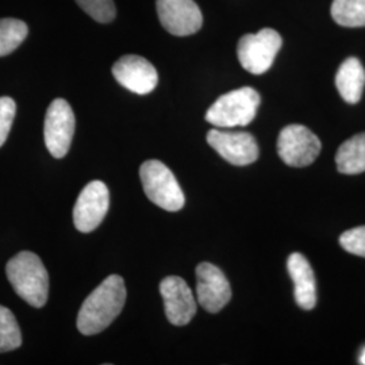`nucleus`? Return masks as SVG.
I'll return each mask as SVG.
<instances>
[{
	"label": "nucleus",
	"mask_w": 365,
	"mask_h": 365,
	"mask_svg": "<svg viewBox=\"0 0 365 365\" xmlns=\"http://www.w3.org/2000/svg\"><path fill=\"white\" fill-rule=\"evenodd\" d=\"M126 302L125 282L119 274H111L92 291L81 304L78 315V331L92 336L110 327L122 312Z\"/></svg>",
	"instance_id": "nucleus-1"
},
{
	"label": "nucleus",
	"mask_w": 365,
	"mask_h": 365,
	"mask_svg": "<svg viewBox=\"0 0 365 365\" xmlns=\"http://www.w3.org/2000/svg\"><path fill=\"white\" fill-rule=\"evenodd\" d=\"M6 274L18 297L41 309L49 297V274L37 255L21 252L6 265Z\"/></svg>",
	"instance_id": "nucleus-2"
},
{
	"label": "nucleus",
	"mask_w": 365,
	"mask_h": 365,
	"mask_svg": "<svg viewBox=\"0 0 365 365\" xmlns=\"http://www.w3.org/2000/svg\"><path fill=\"white\" fill-rule=\"evenodd\" d=\"M260 95L252 87H242L220 96L206 113V120L218 129L248 126L257 114Z\"/></svg>",
	"instance_id": "nucleus-3"
},
{
	"label": "nucleus",
	"mask_w": 365,
	"mask_h": 365,
	"mask_svg": "<svg viewBox=\"0 0 365 365\" xmlns=\"http://www.w3.org/2000/svg\"><path fill=\"white\" fill-rule=\"evenodd\" d=\"M145 194L156 206L167 211H179L185 203L182 188L172 170L158 160L145 161L140 168Z\"/></svg>",
	"instance_id": "nucleus-4"
},
{
	"label": "nucleus",
	"mask_w": 365,
	"mask_h": 365,
	"mask_svg": "<svg viewBox=\"0 0 365 365\" xmlns=\"http://www.w3.org/2000/svg\"><path fill=\"white\" fill-rule=\"evenodd\" d=\"M283 39L274 29H262L259 33L247 34L238 41L237 56L240 64L249 73L262 75L274 64Z\"/></svg>",
	"instance_id": "nucleus-5"
},
{
	"label": "nucleus",
	"mask_w": 365,
	"mask_h": 365,
	"mask_svg": "<svg viewBox=\"0 0 365 365\" xmlns=\"http://www.w3.org/2000/svg\"><path fill=\"white\" fill-rule=\"evenodd\" d=\"M321 148L319 138L302 125H289L277 138V153L289 167L310 165L319 156Z\"/></svg>",
	"instance_id": "nucleus-6"
},
{
	"label": "nucleus",
	"mask_w": 365,
	"mask_h": 365,
	"mask_svg": "<svg viewBox=\"0 0 365 365\" xmlns=\"http://www.w3.org/2000/svg\"><path fill=\"white\" fill-rule=\"evenodd\" d=\"M75 133V114L64 99H56L48 107L43 137L49 153L54 158L66 157Z\"/></svg>",
	"instance_id": "nucleus-7"
},
{
	"label": "nucleus",
	"mask_w": 365,
	"mask_h": 365,
	"mask_svg": "<svg viewBox=\"0 0 365 365\" xmlns=\"http://www.w3.org/2000/svg\"><path fill=\"white\" fill-rule=\"evenodd\" d=\"M210 146L227 163L244 167L259 158V145L256 138L247 131L212 129L207 133Z\"/></svg>",
	"instance_id": "nucleus-8"
},
{
	"label": "nucleus",
	"mask_w": 365,
	"mask_h": 365,
	"mask_svg": "<svg viewBox=\"0 0 365 365\" xmlns=\"http://www.w3.org/2000/svg\"><path fill=\"white\" fill-rule=\"evenodd\" d=\"M110 206V192L105 182L93 180L80 192L73 209V223L78 232L91 233L102 221Z\"/></svg>",
	"instance_id": "nucleus-9"
},
{
	"label": "nucleus",
	"mask_w": 365,
	"mask_h": 365,
	"mask_svg": "<svg viewBox=\"0 0 365 365\" xmlns=\"http://www.w3.org/2000/svg\"><path fill=\"white\" fill-rule=\"evenodd\" d=\"M232 298V288L221 269L211 262L196 267V300L209 313H218Z\"/></svg>",
	"instance_id": "nucleus-10"
},
{
	"label": "nucleus",
	"mask_w": 365,
	"mask_h": 365,
	"mask_svg": "<svg viewBox=\"0 0 365 365\" xmlns=\"http://www.w3.org/2000/svg\"><path fill=\"white\" fill-rule=\"evenodd\" d=\"M156 7L161 25L172 36L195 34L203 25V15L194 0H157Z\"/></svg>",
	"instance_id": "nucleus-11"
},
{
	"label": "nucleus",
	"mask_w": 365,
	"mask_h": 365,
	"mask_svg": "<svg viewBox=\"0 0 365 365\" xmlns=\"http://www.w3.org/2000/svg\"><path fill=\"white\" fill-rule=\"evenodd\" d=\"M165 315L172 325L184 327L196 314V299L191 288L179 276H168L160 283Z\"/></svg>",
	"instance_id": "nucleus-12"
},
{
	"label": "nucleus",
	"mask_w": 365,
	"mask_h": 365,
	"mask_svg": "<svg viewBox=\"0 0 365 365\" xmlns=\"http://www.w3.org/2000/svg\"><path fill=\"white\" fill-rule=\"evenodd\" d=\"M113 75L122 87L138 95L150 93L158 84L156 68L135 54L120 57L113 66Z\"/></svg>",
	"instance_id": "nucleus-13"
},
{
	"label": "nucleus",
	"mask_w": 365,
	"mask_h": 365,
	"mask_svg": "<svg viewBox=\"0 0 365 365\" xmlns=\"http://www.w3.org/2000/svg\"><path fill=\"white\" fill-rule=\"evenodd\" d=\"M288 272L294 282V297L298 306L313 310L317 304V286L313 268L300 253H292L287 261Z\"/></svg>",
	"instance_id": "nucleus-14"
},
{
	"label": "nucleus",
	"mask_w": 365,
	"mask_h": 365,
	"mask_svg": "<svg viewBox=\"0 0 365 365\" xmlns=\"http://www.w3.org/2000/svg\"><path fill=\"white\" fill-rule=\"evenodd\" d=\"M336 86L346 103L360 102L365 87V69L359 58L349 57L341 64L336 75Z\"/></svg>",
	"instance_id": "nucleus-15"
},
{
	"label": "nucleus",
	"mask_w": 365,
	"mask_h": 365,
	"mask_svg": "<svg viewBox=\"0 0 365 365\" xmlns=\"http://www.w3.org/2000/svg\"><path fill=\"white\" fill-rule=\"evenodd\" d=\"M337 170L344 175L365 172V133L353 135L341 145L336 155Z\"/></svg>",
	"instance_id": "nucleus-16"
},
{
	"label": "nucleus",
	"mask_w": 365,
	"mask_h": 365,
	"mask_svg": "<svg viewBox=\"0 0 365 365\" xmlns=\"http://www.w3.org/2000/svg\"><path fill=\"white\" fill-rule=\"evenodd\" d=\"M331 16L339 26H365V0H333Z\"/></svg>",
	"instance_id": "nucleus-17"
},
{
	"label": "nucleus",
	"mask_w": 365,
	"mask_h": 365,
	"mask_svg": "<svg viewBox=\"0 0 365 365\" xmlns=\"http://www.w3.org/2000/svg\"><path fill=\"white\" fill-rule=\"evenodd\" d=\"M26 24L14 19L6 18L0 19V57L13 53L27 37Z\"/></svg>",
	"instance_id": "nucleus-18"
},
{
	"label": "nucleus",
	"mask_w": 365,
	"mask_h": 365,
	"mask_svg": "<svg viewBox=\"0 0 365 365\" xmlns=\"http://www.w3.org/2000/svg\"><path fill=\"white\" fill-rule=\"evenodd\" d=\"M22 345L21 329L15 315L4 306H0V353L11 352Z\"/></svg>",
	"instance_id": "nucleus-19"
},
{
	"label": "nucleus",
	"mask_w": 365,
	"mask_h": 365,
	"mask_svg": "<svg viewBox=\"0 0 365 365\" xmlns=\"http://www.w3.org/2000/svg\"><path fill=\"white\" fill-rule=\"evenodd\" d=\"M76 3L96 22L108 24L115 18L114 0H76Z\"/></svg>",
	"instance_id": "nucleus-20"
},
{
	"label": "nucleus",
	"mask_w": 365,
	"mask_h": 365,
	"mask_svg": "<svg viewBox=\"0 0 365 365\" xmlns=\"http://www.w3.org/2000/svg\"><path fill=\"white\" fill-rule=\"evenodd\" d=\"M339 244L348 253L365 257V226H359L342 233Z\"/></svg>",
	"instance_id": "nucleus-21"
},
{
	"label": "nucleus",
	"mask_w": 365,
	"mask_h": 365,
	"mask_svg": "<svg viewBox=\"0 0 365 365\" xmlns=\"http://www.w3.org/2000/svg\"><path fill=\"white\" fill-rule=\"evenodd\" d=\"M16 114V105L11 98H0V146L6 143Z\"/></svg>",
	"instance_id": "nucleus-22"
},
{
	"label": "nucleus",
	"mask_w": 365,
	"mask_h": 365,
	"mask_svg": "<svg viewBox=\"0 0 365 365\" xmlns=\"http://www.w3.org/2000/svg\"><path fill=\"white\" fill-rule=\"evenodd\" d=\"M360 363H361V364H365V348L363 349L361 356H360Z\"/></svg>",
	"instance_id": "nucleus-23"
}]
</instances>
